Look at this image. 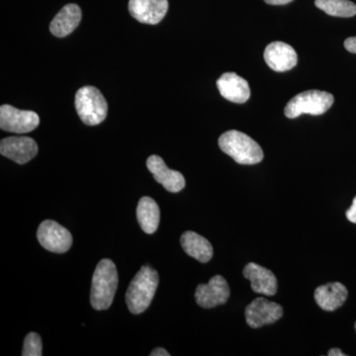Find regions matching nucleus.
Returning <instances> with one entry per match:
<instances>
[{"label": "nucleus", "instance_id": "obj_1", "mask_svg": "<svg viewBox=\"0 0 356 356\" xmlns=\"http://www.w3.org/2000/svg\"><path fill=\"white\" fill-rule=\"evenodd\" d=\"M118 286V273L111 259H102L96 266L91 284L90 303L97 311L107 310L113 303Z\"/></svg>", "mask_w": 356, "mask_h": 356}, {"label": "nucleus", "instance_id": "obj_2", "mask_svg": "<svg viewBox=\"0 0 356 356\" xmlns=\"http://www.w3.org/2000/svg\"><path fill=\"white\" fill-rule=\"evenodd\" d=\"M159 274L151 266H144L136 274L126 293L129 311L139 315L147 310L153 301L159 285Z\"/></svg>", "mask_w": 356, "mask_h": 356}, {"label": "nucleus", "instance_id": "obj_3", "mask_svg": "<svg viewBox=\"0 0 356 356\" xmlns=\"http://www.w3.org/2000/svg\"><path fill=\"white\" fill-rule=\"evenodd\" d=\"M220 149L240 165H257L264 159L261 146L247 134L231 130L219 138Z\"/></svg>", "mask_w": 356, "mask_h": 356}, {"label": "nucleus", "instance_id": "obj_4", "mask_svg": "<svg viewBox=\"0 0 356 356\" xmlns=\"http://www.w3.org/2000/svg\"><path fill=\"white\" fill-rule=\"evenodd\" d=\"M76 108L79 118L88 126H95L106 119L108 105L99 89L84 86L76 95Z\"/></svg>", "mask_w": 356, "mask_h": 356}, {"label": "nucleus", "instance_id": "obj_5", "mask_svg": "<svg viewBox=\"0 0 356 356\" xmlns=\"http://www.w3.org/2000/svg\"><path fill=\"white\" fill-rule=\"evenodd\" d=\"M334 102V95L327 91H305L294 96L287 103L284 114L289 119L297 118L302 114L323 115L331 108Z\"/></svg>", "mask_w": 356, "mask_h": 356}, {"label": "nucleus", "instance_id": "obj_6", "mask_svg": "<svg viewBox=\"0 0 356 356\" xmlns=\"http://www.w3.org/2000/svg\"><path fill=\"white\" fill-rule=\"evenodd\" d=\"M39 115L29 110H20L4 104L0 107V128L6 132L26 134L38 127Z\"/></svg>", "mask_w": 356, "mask_h": 356}, {"label": "nucleus", "instance_id": "obj_7", "mask_svg": "<svg viewBox=\"0 0 356 356\" xmlns=\"http://www.w3.org/2000/svg\"><path fill=\"white\" fill-rule=\"evenodd\" d=\"M37 238L44 250L56 254L67 252L72 245V234L58 222L51 220L41 222Z\"/></svg>", "mask_w": 356, "mask_h": 356}, {"label": "nucleus", "instance_id": "obj_8", "mask_svg": "<svg viewBox=\"0 0 356 356\" xmlns=\"http://www.w3.org/2000/svg\"><path fill=\"white\" fill-rule=\"evenodd\" d=\"M282 307L266 298L254 300L245 309V320L252 329L274 324L282 318Z\"/></svg>", "mask_w": 356, "mask_h": 356}, {"label": "nucleus", "instance_id": "obj_9", "mask_svg": "<svg viewBox=\"0 0 356 356\" xmlns=\"http://www.w3.org/2000/svg\"><path fill=\"white\" fill-rule=\"evenodd\" d=\"M229 297L228 282L221 275L211 278L208 284L198 285L195 292V300L204 309L214 308L227 303Z\"/></svg>", "mask_w": 356, "mask_h": 356}, {"label": "nucleus", "instance_id": "obj_10", "mask_svg": "<svg viewBox=\"0 0 356 356\" xmlns=\"http://www.w3.org/2000/svg\"><path fill=\"white\" fill-rule=\"evenodd\" d=\"M0 153L19 165H24L37 156L38 145L32 138L8 137L0 142Z\"/></svg>", "mask_w": 356, "mask_h": 356}, {"label": "nucleus", "instance_id": "obj_11", "mask_svg": "<svg viewBox=\"0 0 356 356\" xmlns=\"http://www.w3.org/2000/svg\"><path fill=\"white\" fill-rule=\"evenodd\" d=\"M168 10V0H130L129 13L140 23L159 24Z\"/></svg>", "mask_w": 356, "mask_h": 356}, {"label": "nucleus", "instance_id": "obj_12", "mask_svg": "<svg viewBox=\"0 0 356 356\" xmlns=\"http://www.w3.org/2000/svg\"><path fill=\"white\" fill-rule=\"evenodd\" d=\"M264 60L276 72L292 70L298 63V56L290 44L284 42H273L264 50Z\"/></svg>", "mask_w": 356, "mask_h": 356}, {"label": "nucleus", "instance_id": "obj_13", "mask_svg": "<svg viewBox=\"0 0 356 356\" xmlns=\"http://www.w3.org/2000/svg\"><path fill=\"white\" fill-rule=\"evenodd\" d=\"M147 166L149 172L153 173L154 178L156 182L163 185L168 192L177 193L181 191L185 187V179L184 175L177 170H170L166 166L163 159L161 156H149L147 159Z\"/></svg>", "mask_w": 356, "mask_h": 356}, {"label": "nucleus", "instance_id": "obj_14", "mask_svg": "<svg viewBox=\"0 0 356 356\" xmlns=\"http://www.w3.org/2000/svg\"><path fill=\"white\" fill-rule=\"evenodd\" d=\"M220 95L229 102L243 104L250 99V88L248 81L235 72H225L217 81Z\"/></svg>", "mask_w": 356, "mask_h": 356}, {"label": "nucleus", "instance_id": "obj_15", "mask_svg": "<svg viewBox=\"0 0 356 356\" xmlns=\"http://www.w3.org/2000/svg\"><path fill=\"white\" fill-rule=\"evenodd\" d=\"M243 276L250 281L252 289L257 294L273 296L277 292V280L273 271L250 262L243 271Z\"/></svg>", "mask_w": 356, "mask_h": 356}, {"label": "nucleus", "instance_id": "obj_16", "mask_svg": "<svg viewBox=\"0 0 356 356\" xmlns=\"http://www.w3.org/2000/svg\"><path fill=\"white\" fill-rule=\"evenodd\" d=\"M348 289L341 282H332L316 289V302L324 311L332 312L341 308L348 299Z\"/></svg>", "mask_w": 356, "mask_h": 356}, {"label": "nucleus", "instance_id": "obj_17", "mask_svg": "<svg viewBox=\"0 0 356 356\" xmlns=\"http://www.w3.org/2000/svg\"><path fill=\"white\" fill-rule=\"evenodd\" d=\"M81 9L76 4L70 3L63 7L50 24L54 36L63 38L76 29L81 21Z\"/></svg>", "mask_w": 356, "mask_h": 356}, {"label": "nucleus", "instance_id": "obj_18", "mask_svg": "<svg viewBox=\"0 0 356 356\" xmlns=\"http://www.w3.org/2000/svg\"><path fill=\"white\" fill-rule=\"evenodd\" d=\"M184 252L198 261L206 264L213 257V247L209 241L195 232H185L180 238Z\"/></svg>", "mask_w": 356, "mask_h": 356}, {"label": "nucleus", "instance_id": "obj_19", "mask_svg": "<svg viewBox=\"0 0 356 356\" xmlns=\"http://www.w3.org/2000/svg\"><path fill=\"white\" fill-rule=\"evenodd\" d=\"M137 219L145 233L151 235L158 229L161 211L154 199L147 196L140 199L137 207Z\"/></svg>", "mask_w": 356, "mask_h": 356}, {"label": "nucleus", "instance_id": "obj_20", "mask_svg": "<svg viewBox=\"0 0 356 356\" xmlns=\"http://www.w3.org/2000/svg\"><path fill=\"white\" fill-rule=\"evenodd\" d=\"M315 6L334 17L348 18L356 15V6L350 0H316Z\"/></svg>", "mask_w": 356, "mask_h": 356}, {"label": "nucleus", "instance_id": "obj_21", "mask_svg": "<svg viewBox=\"0 0 356 356\" xmlns=\"http://www.w3.org/2000/svg\"><path fill=\"white\" fill-rule=\"evenodd\" d=\"M43 355V344L41 337L36 332H30L25 337L23 356H41Z\"/></svg>", "mask_w": 356, "mask_h": 356}, {"label": "nucleus", "instance_id": "obj_22", "mask_svg": "<svg viewBox=\"0 0 356 356\" xmlns=\"http://www.w3.org/2000/svg\"><path fill=\"white\" fill-rule=\"evenodd\" d=\"M346 218H348V221L356 224V196L353 199V205L346 211Z\"/></svg>", "mask_w": 356, "mask_h": 356}, {"label": "nucleus", "instance_id": "obj_23", "mask_svg": "<svg viewBox=\"0 0 356 356\" xmlns=\"http://www.w3.org/2000/svg\"><path fill=\"white\" fill-rule=\"evenodd\" d=\"M344 48L350 53L356 54V37H350L344 41Z\"/></svg>", "mask_w": 356, "mask_h": 356}, {"label": "nucleus", "instance_id": "obj_24", "mask_svg": "<svg viewBox=\"0 0 356 356\" xmlns=\"http://www.w3.org/2000/svg\"><path fill=\"white\" fill-rule=\"evenodd\" d=\"M267 4L270 6H284V4L289 3L293 0H264Z\"/></svg>", "mask_w": 356, "mask_h": 356}, {"label": "nucleus", "instance_id": "obj_25", "mask_svg": "<svg viewBox=\"0 0 356 356\" xmlns=\"http://www.w3.org/2000/svg\"><path fill=\"white\" fill-rule=\"evenodd\" d=\"M170 353H168L165 350H163V348H156V350H154L152 351L151 356H170Z\"/></svg>", "mask_w": 356, "mask_h": 356}, {"label": "nucleus", "instance_id": "obj_26", "mask_svg": "<svg viewBox=\"0 0 356 356\" xmlns=\"http://www.w3.org/2000/svg\"><path fill=\"white\" fill-rule=\"evenodd\" d=\"M327 355L329 356H346L343 351L339 350V348H332V350H329L327 353Z\"/></svg>", "mask_w": 356, "mask_h": 356}, {"label": "nucleus", "instance_id": "obj_27", "mask_svg": "<svg viewBox=\"0 0 356 356\" xmlns=\"http://www.w3.org/2000/svg\"><path fill=\"white\" fill-rule=\"evenodd\" d=\"M355 332H356V323H355Z\"/></svg>", "mask_w": 356, "mask_h": 356}]
</instances>
